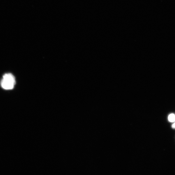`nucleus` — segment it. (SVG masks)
<instances>
[{
    "label": "nucleus",
    "mask_w": 175,
    "mask_h": 175,
    "mask_svg": "<svg viewBox=\"0 0 175 175\" xmlns=\"http://www.w3.org/2000/svg\"><path fill=\"white\" fill-rule=\"evenodd\" d=\"M15 83V78L10 73H7L4 75L1 82L2 87L5 90L12 89Z\"/></svg>",
    "instance_id": "1"
},
{
    "label": "nucleus",
    "mask_w": 175,
    "mask_h": 175,
    "mask_svg": "<svg viewBox=\"0 0 175 175\" xmlns=\"http://www.w3.org/2000/svg\"><path fill=\"white\" fill-rule=\"evenodd\" d=\"M168 120L170 122H174L175 121V115L174 114L169 115L168 117Z\"/></svg>",
    "instance_id": "2"
},
{
    "label": "nucleus",
    "mask_w": 175,
    "mask_h": 175,
    "mask_svg": "<svg viewBox=\"0 0 175 175\" xmlns=\"http://www.w3.org/2000/svg\"><path fill=\"white\" fill-rule=\"evenodd\" d=\"M172 127L173 129H175V123H174L173 125H172Z\"/></svg>",
    "instance_id": "3"
}]
</instances>
